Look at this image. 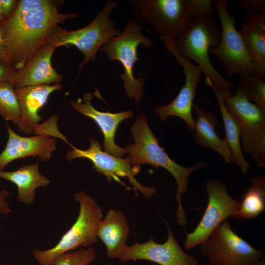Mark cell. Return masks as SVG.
<instances>
[{
	"mask_svg": "<svg viewBox=\"0 0 265 265\" xmlns=\"http://www.w3.org/2000/svg\"><path fill=\"white\" fill-rule=\"evenodd\" d=\"M59 2L52 0H20L12 13L0 24L8 64L15 70L22 67L46 43L52 29L76 13H62Z\"/></svg>",
	"mask_w": 265,
	"mask_h": 265,
	"instance_id": "6da1fadb",
	"label": "cell"
},
{
	"mask_svg": "<svg viewBox=\"0 0 265 265\" xmlns=\"http://www.w3.org/2000/svg\"><path fill=\"white\" fill-rule=\"evenodd\" d=\"M131 130L134 143L127 145L126 158L132 165L140 167V164H148L155 168L162 167L171 173L177 186L176 220L178 225L184 226L186 223V213L183 208L181 197L187 191L188 177L195 170L207 166L208 163L201 161L193 166L186 167L173 160L159 146L158 139L148 125L146 117L143 114L136 117Z\"/></svg>",
	"mask_w": 265,
	"mask_h": 265,
	"instance_id": "7a4b0ae2",
	"label": "cell"
},
{
	"mask_svg": "<svg viewBox=\"0 0 265 265\" xmlns=\"http://www.w3.org/2000/svg\"><path fill=\"white\" fill-rule=\"evenodd\" d=\"M221 38L220 31L212 16L195 18L184 33L174 42L178 53L194 60L205 75V82L222 95L231 94L234 86L215 69L209 58L210 49L217 47Z\"/></svg>",
	"mask_w": 265,
	"mask_h": 265,
	"instance_id": "3957f363",
	"label": "cell"
},
{
	"mask_svg": "<svg viewBox=\"0 0 265 265\" xmlns=\"http://www.w3.org/2000/svg\"><path fill=\"white\" fill-rule=\"evenodd\" d=\"M118 0H108L94 20L87 26L76 30H68L58 25L50 33L46 43L55 49L60 46L76 47L83 55L79 68V73L89 62H95L101 47L118 35L121 30L116 28L114 21L110 19L111 12L118 5Z\"/></svg>",
	"mask_w": 265,
	"mask_h": 265,
	"instance_id": "277c9868",
	"label": "cell"
},
{
	"mask_svg": "<svg viewBox=\"0 0 265 265\" xmlns=\"http://www.w3.org/2000/svg\"><path fill=\"white\" fill-rule=\"evenodd\" d=\"M79 204L78 216L73 225L53 247L46 250L35 248L32 255L39 265H53L60 255L79 247H91L98 242L97 230L103 217L97 201L83 191L74 195Z\"/></svg>",
	"mask_w": 265,
	"mask_h": 265,
	"instance_id": "5b68a950",
	"label": "cell"
},
{
	"mask_svg": "<svg viewBox=\"0 0 265 265\" xmlns=\"http://www.w3.org/2000/svg\"><path fill=\"white\" fill-rule=\"evenodd\" d=\"M143 27L134 18L127 22L123 30L104 45L99 51L105 53L109 61H118L124 69L120 77L124 82L125 91L129 98L136 105L144 93V80L142 77L135 78L133 68L139 61L137 48L142 44L145 48L151 47L154 41L142 34Z\"/></svg>",
	"mask_w": 265,
	"mask_h": 265,
	"instance_id": "8992f818",
	"label": "cell"
},
{
	"mask_svg": "<svg viewBox=\"0 0 265 265\" xmlns=\"http://www.w3.org/2000/svg\"><path fill=\"white\" fill-rule=\"evenodd\" d=\"M131 11L139 24H149L159 35L173 42L186 31L194 19L187 0H131Z\"/></svg>",
	"mask_w": 265,
	"mask_h": 265,
	"instance_id": "52a82bcc",
	"label": "cell"
},
{
	"mask_svg": "<svg viewBox=\"0 0 265 265\" xmlns=\"http://www.w3.org/2000/svg\"><path fill=\"white\" fill-rule=\"evenodd\" d=\"M222 96L227 109L239 124L241 149L259 167L265 166V110L251 103L239 86L234 95Z\"/></svg>",
	"mask_w": 265,
	"mask_h": 265,
	"instance_id": "ba28073f",
	"label": "cell"
},
{
	"mask_svg": "<svg viewBox=\"0 0 265 265\" xmlns=\"http://www.w3.org/2000/svg\"><path fill=\"white\" fill-rule=\"evenodd\" d=\"M200 245L211 265H252L263 258L265 253L237 235L225 220Z\"/></svg>",
	"mask_w": 265,
	"mask_h": 265,
	"instance_id": "9c48e42d",
	"label": "cell"
},
{
	"mask_svg": "<svg viewBox=\"0 0 265 265\" xmlns=\"http://www.w3.org/2000/svg\"><path fill=\"white\" fill-rule=\"evenodd\" d=\"M229 0H215L213 3L221 23V38L218 45L210 49L225 69L226 75L256 74L252 60L245 47L241 35L235 27L234 16L227 10Z\"/></svg>",
	"mask_w": 265,
	"mask_h": 265,
	"instance_id": "30bf717a",
	"label": "cell"
},
{
	"mask_svg": "<svg viewBox=\"0 0 265 265\" xmlns=\"http://www.w3.org/2000/svg\"><path fill=\"white\" fill-rule=\"evenodd\" d=\"M206 188L207 206L195 229L189 233L185 232L186 238L184 246L186 250L205 241L226 218L233 216L239 209L240 202L229 195L223 184L212 180L207 183Z\"/></svg>",
	"mask_w": 265,
	"mask_h": 265,
	"instance_id": "8fae6325",
	"label": "cell"
},
{
	"mask_svg": "<svg viewBox=\"0 0 265 265\" xmlns=\"http://www.w3.org/2000/svg\"><path fill=\"white\" fill-rule=\"evenodd\" d=\"M90 146L86 150L78 149L72 145L71 150L68 151L65 157L67 161L85 158L93 164V167L104 175L107 180L119 181V177H127L135 191H139L146 198L151 197L156 192V188L146 186L139 183L134 178L140 170V167L132 165L127 158L116 157L102 150L99 142L94 138L89 139Z\"/></svg>",
	"mask_w": 265,
	"mask_h": 265,
	"instance_id": "7c38bea8",
	"label": "cell"
},
{
	"mask_svg": "<svg viewBox=\"0 0 265 265\" xmlns=\"http://www.w3.org/2000/svg\"><path fill=\"white\" fill-rule=\"evenodd\" d=\"M160 39L167 50L183 67L186 79L176 98L167 105L157 106L155 112L161 120L171 116L178 117L186 123L188 130L194 131L195 119L192 116V108L202 72L197 65L178 53L172 41L165 38Z\"/></svg>",
	"mask_w": 265,
	"mask_h": 265,
	"instance_id": "4fadbf2b",
	"label": "cell"
},
{
	"mask_svg": "<svg viewBox=\"0 0 265 265\" xmlns=\"http://www.w3.org/2000/svg\"><path fill=\"white\" fill-rule=\"evenodd\" d=\"M165 222L167 231V238L164 242H156L151 237L145 242L127 246L119 258L123 262L131 260H147L159 265H199L197 259L185 252L175 238L168 222Z\"/></svg>",
	"mask_w": 265,
	"mask_h": 265,
	"instance_id": "5bb4252c",
	"label": "cell"
},
{
	"mask_svg": "<svg viewBox=\"0 0 265 265\" xmlns=\"http://www.w3.org/2000/svg\"><path fill=\"white\" fill-rule=\"evenodd\" d=\"M5 127L8 139L0 153V171L12 161L27 157H38L42 161L51 159L57 148L55 138L44 135L24 136L17 133L8 123Z\"/></svg>",
	"mask_w": 265,
	"mask_h": 265,
	"instance_id": "9a60e30c",
	"label": "cell"
},
{
	"mask_svg": "<svg viewBox=\"0 0 265 265\" xmlns=\"http://www.w3.org/2000/svg\"><path fill=\"white\" fill-rule=\"evenodd\" d=\"M93 98L92 93L87 92L83 94L82 99L71 100L69 103L76 111L92 119L98 125L104 135V151L113 156L122 158L127 154V150L115 143V133L119 124L124 120L131 118L133 112L127 110L113 113L99 111L92 104Z\"/></svg>",
	"mask_w": 265,
	"mask_h": 265,
	"instance_id": "2e32d148",
	"label": "cell"
},
{
	"mask_svg": "<svg viewBox=\"0 0 265 265\" xmlns=\"http://www.w3.org/2000/svg\"><path fill=\"white\" fill-rule=\"evenodd\" d=\"M55 49L47 43L44 44L22 67L14 71L9 81L15 88L60 83L63 76L51 63Z\"/></svg>",
	"mask_w": 265,
	"mask_h": 265,
	"instance_id": "e0dca14e",
	"label": "cell"
},
{
	"mask_svg": "<svg viewBox=\"0 0 265 265\" xmlns=\"http://www.w3.org/2000/svg\"><path fill=\"white\" fill-rule=\"evenodd\" d=\"M62 88L60 83L15 88L20 108V119L17 127L26 134L34 133L35 128L42 119L39 110L46 104L53 92Z\"/></svg>",
	"mask_w": 265,
	"mask_h": 265,
	"instance_id": "ac0fdd59",
	"label": "cell"
},
{
	"mask_svg": "<svg viewBox=\"0 0 265 265\" xmlns=\"http://www.w3.org/2000/svg\"><path fill=\"white\" fill-rule=\"evenodd\" d=\"M130 227L124 212L120 210L111 209L100 222L97 237L104 244L107 257L119 259L127 247Z\"/></svg>",
	"mask_w": 265,
	"mask_h": 265,
	"instance_id": "d6986e66",
	"label": "cell"
},
{
	"mask_svg": "<svg viewBox=\"0 0 265 265\" xmlns=\"http://www.w3.org/2000/svg\"><path fill=\"white\" fill-rule=\"evenodd\" d=\"M39 161L24 165L13 171H0V179L15 184L17 187V200L20 203L29 205L34 201L35 190L48 186L50 181L40 173Z\"/></svg>",
	"mask_w": 265,
	"mask_h": 265,
	"instance_id": "ffe728a7",
	"label": "cell"
},
{
	"mask_svg": "<svg viewBox=\"0 0 265 265\" xmlns=\"http://www.w3.org/2000/svg\"><path fill=\"white\" fill-rule=\"evenodd\" d=\"M193 108L196 116L194 129L195 142L204 148L211 149L217 152L227 163L233 162L231 153L226 139L220 138L216 132L217 122L215 116L195 104Z\"/></svg>",
	"mask_w": 265,
	"mask_h": 265,
	"instance_id": "44dd1931",
	"label": "cell"
},
{
	"mask_svg": "<svg viewBox=\"0 0 265 265\" xmlns=\"http://www.w3.org/2000/svg\"><path fill=\"white\" fill-rule=\"evenodd\" d=\"M221 112L223 122L226 139L233 158V162L237 164L241 171L245 174L248 171L250 164L242 153L240 145V128L237 120L229 112L223 99L222 94L212 89Z\"/></svg>",
	"mask_w": 265,
	"mask_h": 265,
	"instance_id": "7402d4cb",
	"label": "cell"
},
{
	"mask_svg": "<svg viewBox=\"0 0 265 265\" xmlns=\"http://www.w3.org/2000/svg\"><path fill=\"white\" fill-rule=\"evenodd\" d=\"M256 75L265 79V27L243 23L240 31Z\"/></svg>",
	"mask_w": 265,
	"mask_h": 265,
	"instance_id": "603a6c76",
	"label": "cell"
},
{
	"mask_svg": "<svg viewBox=\"0 0 265 265\" xmlns=\"http://www.w3.org/2000/svg\"><path fill=\"white\" fill-rule=\"evenodd\" d=\"M265 210V177L258 176L251 179V185L245 193L235 219H254Z\"/></svg>",
	"mask_w": 265,
	"mask_h": 265,
	"instance_id": "cb8c5ba5",
	"label": "cell"
},
{
	"mask_svg": "<svg viewBox=\"0 0 265 265\" xmlns=\"http://www.w3.org/2000/svg\"><path fill=\"white\" fill-rule=\"evenodd\" d=\"M20 108L15 87L9 81L0 83V116L16 127L20 119Z\"/></svg>",
	"mask_w": 265,
	"mask_h": 265,
	"instance_id": "d4e9b609",
	"label": "cell"
},
{
	"mask_svg": "<svg viewBox=\"0 0 265 265\" xmlns=\"http://www.w3.org/2000/svg\"><path fill=\"white\" fill-rule=\"evenodd\" d=\"M240 87L246 98L265 110V80L256 74H243L239 77Z\"/></svg>",
	"mask_w": 265,
	"mask_h": 265,
	"instance_id": "484cf974",
	"label": "cell"
},
{
	"mask_svg": "<svg viewBox=\"0 0 265 265\" xmlns=\"http://www.w3.org/2000/svg\"><path fill=\"white\" fill-rule=\"evenodd\" d=\"M96 259V253L93 247L80 248L60 255L53 265H91Z\"/></svg>",
	"mask_w": 265,
	"mask_h": 265,
	"instance_id": "4316f807",
	"label": "cell"
},
{
	"mask_svg": "<svg viewBox=\"0 0 265 265\" xmlns=\"http://www.w3.org/2000/svg\"><path fill=\"white\" fill-rule=\"evenodd\" d=\"M210 0H187V9L193 18L212 16L213 9Z\"/></svg>",
	"mask_w": 265,
	"mask_h": 265,
	"instance_id": "83f0119b",
	"label": "cell"
},
{
	"mask_svg": "<svg viewBox=\"0 0 265 265\" xmlns=\"http://www.w3.org/2000/svg\"><path fill=\"white\" fill-rule=\"evenodd\" d=\"M239 2L242 7L250 14L262 13L265 9V0H240Z\"/></svg>",
	"mask_w": 265,
	"mask_h": 265,
	"instance_id": "f1b7e54d",
	"label": "cell"
},
{
	"mask_svg": "<svg viewBox=\"0 0 265 265\" xmlns=\"http://www.w3.org/2000/svg\"><path fill=\"white\" fill-rule=\"evenodd\" d=\"M9 194V192L7 190H0V212L1 213L8 214L11 212L9 203L7 200Z\"/></svg>",
	"mask_w": 265,
	"mask_h": 265,
	"instance_id": "f546056e",
	"label": "cell"
},
{
	"mask_svg": "<svg viewBox=\"0 0 265 265\" xmlns=\"http://www.w3.org/2000/svg\"><path fill=\"white\" fill-rule=\"evenodd\" d=\"M15 70V69L8 64L0 62V83L9 81Z\"/></svg>",
	"mask_w": 265,
	"mask_h": 265,
	"instance_id": "4dcf8cb0",
	"label": "cell"
},
{
	"mask_svg": "<svg viewBox=\"0 0 265 265\" xmlns=\"http://www.w3.org/2000/svg\"><path fill=\"white\" fill-rule=\"evenodd\" d=\"M18 1L17 0H1L2 11L5 19L13 11Z\"/></svg>",
	"mask_w": 265,
	"mask_h": 265,
	"instance_id": "1f68e13d",
	"label": "cell"
},
{
	"mask_svg": "<svg viewBox=\"0 0 265 265\" xmlns=\"http://www.w3.org/2000/svg\"><path fill=\"white\" fill-rule=\"evenodd\" d=\"M0 62L8 64L7 56L3 33L0 25Z\"/></svg>",
	"mask_w": 265,
	"mask_h": 265,
	"instance_id": "d6a6232c",
	"label": "cell"
},
{
	"mask_svg": "<svg viewBox=\"0 0 265 265\" xmlns=\"http://www.w3.org/2000/svg\"><path fill=\"white\" fill-rule=\"evenodd\" d=\"M252 265H265V259L263 258L254 263Z\"/></svg>",
	"mask_w": 265,
	"mask_h": 265,
	"instance_id": "836d02e7",
	"label": "cell"
},
{
	"mask_svg": "<svg viewBox=\"0 0 265 265\" xmlns=\"http://www.w3.org/2000/svg\"><path fill=\"white\" fill-rule=\"evenodd\" d=\"M4 19L5 18L3 16L1 6V0H0V24L3 22Z\"/></svg>",
	"mask_w": 265,
	"mask_h": 265,
	"instance_id": "e575fe53",
	"label": "cell"
},
{
	"mask_svg": "<svg viewBox=\"0 0 265 265\" xmlns=\"http://www.w3.org/2000/svg\"><path fill=\"white\" fill-rule=\"evenodd\" d=\"M0 265H5L4 264H0Z\"/></svg>",
	"mask_w": 265,
	"mask_h": 265,
	"instance_id": "d590c367",
	"label": "cell"
}]
</instances>
